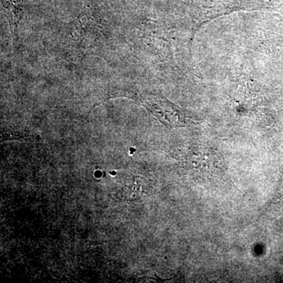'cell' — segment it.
Wrapping results in <instances>:
<instances>
[{"instance_id": "obj_1", "label": "cell", "mask_w": 283, "mask_h": 283, "mask_svg": "<svg viewBox=\"0 0 283 283\" xmlns=\"http://www.w3.org/2000/svg\"><path fill=\"white\" fill-rule=\"evenodd\" d=\"M105 28L99 21L85 16L67 27L62 45L67 54L74 58H83L100 46Z\"/></svg>"}, {"instance_id": "obj_2", "label": "cell", "mask_w": 283, "mask_h": 283, "mask_svg": "<svg viewBox=\"0 0 283 283\" xmlns=\"http://www.w3.org/2000/svg\"><path fill=\"white\" fill-rule=\"evenodd\" d=\"M143 103L155 117L166 126H183L184 120L182 111L168 101L157 97H146Z\"/></svg>"}, {"instance_id": "obj_3", "label": "cell", "mask_w": 283, "mask_h": 283, "mask_svg": "<svg viewBox=\"0 0 283 283\" xmlns=\"http://www.w3.org/2000/svg\"><path fill=\"white\" fill-rule=\"evenodd\" d=\"M217 159L210 152L206 150H197L190 153L188 157L189 165L192 169L208 170L214 166Z\"/></svg>"}]
</instances>
